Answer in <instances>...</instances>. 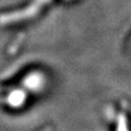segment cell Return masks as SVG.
I'll list each match as a JSON object with an SVG mask.
<instances>
[{"mask_svg": "<svg viewBox=\"0 0 131 131\" xmlns=\"http://www.w3.org/2000/svg\"><path fill=\"white\" fill-rule=\"evenodd\" d=\"M51 1L52 0H32L28 6L20 10H16L15 13L2 15L0 17V19H1L2 23H13V22L23 21L24 19L32 18L36 16L39 13V10Z\"/></svg>", "mask_w": 131, "mask_h": 131, "instance_id": "cell-1", "label": "cell"}]
</instances>
